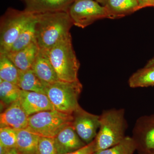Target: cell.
Masks as SVG:
<instances>
[{
  "label": "cell",
  "instance_id": "obj_1",
  "mask_svg": "<svg viewBox=\"0 0 154 154\" xmlns=\"http://www.w3.org/2000/svg\"><path fill=\"white\" fill-rule=\"evenodd\" d=\"M36 14V41L40 49L48 51L71 35L73 24L68 11Z\"/></svg>",
  "mask_w": 154,
  "mask_h": 154
},
{
  "label": "cell",
  "instance_id": "obj_2",
  "mask_svg": "<svg viewBox=\"0 0 154 154\" xmlns=\"http://www.w3.org/2000/svg\"><path fill=\"white\" fill-rule=\"evenodd\" d=\"M124 109L104 110L100 116V127L96 138V152L111 147L124 139L127 128Z\"/></svg>",
  "mask_w": 154,
  "mask_h": 154
},
{
  "label": "cell",
  "instance_id": "obj_3",
  "mask_svg": "<svg viewBox=\"0 0 154 154\" xmlns=\"http://www.w3.org/2000/svg\"><path fill=\"white\" fill-rule=\"evenodd\" d=\"M71 35L60 42L48 51L50 60L60 81H78L80 63L72 44Z\"/></svg>",
  "mask_w": 154,
  "mask_h": 154
},
{
  "label": "cell",
  "instance_id": "obj_4",
  "mask_svg": "<svg viewBox=\"0 0 154 154\" xmlns=\"http://www.w3.org/2000/svg\"><path fill=\"white\" fill-rule=\"evenodd\" d=\"M73 114L57 110H47L29 116L26 129L42 137L54 138L66 127L72 125Z\"/></svg>",
  "mask_w": 154,
  "mask_h": 154
},
{
  "label": "cell",
  "instance_id": "obj_5",
  "mask_svg": "<svg viewBox=\"0 0 154 154\" xmlns=\"http://www.w3.org/2000/svg\"><path fill=\"white\" fill-rule=\"evenodd\" d=\"M83 86L79 80L73 82L59 81L48 85L46 95L56 110L73 114L79 108V99Z\"/></svg>",
  "mask_w": 154,
  "mask_h": 154
},
{
  "label": "cell",
  "instance_id": "obj_6",
  "mask_svg": "<svg viewBox=\"0 0 154 154\" xmlns=\"http://www.w3.org/2000/svg\"><path fill=\"white\" fill-rule=\"evenodd\" d=\"M36 14L24 10L9 8L1 19L0 54H5L10 50L19 34Z\"/></svg>",
  "mask_w": 154,
  "mask_h": 154
},
{
  "label": "cell",
  "instance_id": "obj_7",
  "mask_svg": "<svg viewBox=\"0 0 154 154\" xmlns=\"http://www.w3.org/2000/svg\"><path fill=\"white\" fill-rule=\"evenodd\" d=\"M68 12L73 25L82 28L99 19H110L106 7L93 0H75Z\"/></svg>",
  "mask_w": 154,
  "mask_h": 154
},
{
  "label": "cell",
  "instance_id": "obj_8",
  "mask_svg": "<svg viewBox=\"0 0 154 154\" xmlns=\"http://www.w3.org/2000/svg\"><path fill=\"white\" fill-rule=\"evenodd\" d=\"M72 126L80 138L86 144L96 138L100 127V116L87 112L81 106L73 114Z\"/></svg>",
  "mask_w": 154,
  "mask_h": 154
},
{
  "label": "cell",
  "instance_id": "obj_9",
  "mask_svg": "<svg viewBox=\"0 0 154 154\" xmlns=\"http://www.w3.org/2000/svg\"><path fill=\"white\" fill-rule=\"evenodd\" d=\"M132 133L140 153L154 151V113L138 119Z\"/></svg>",
  "mask_w": 154,
  "mask_h": 154
},
{
  "label": "cell",
  "instance_id": "obj_10",
  "mask_svg": "<svg viewBox=\"0 0 154 154\" xmlns=\"http://www.w3.org/2000/svg\"><path fill=\"white\" fill-rule=\"evenodd\" d=\"M19 100L29 116L42 111L55 110L46 94L22 90Z\"/></svg>",
  "mask_w": 154,
  "mask_h": 154
},
{
  "label": "cell",
  "instance_id": "obj_11",
  "mask_svg": "<svg viewBox=\"0 0 154 154\" xmlns=\"http://www.w3.org/2000/svg\"><path fill=\"white\" fill-rule=\"evenodd\" d=\"M29 116L23 109L19 100L7 107L0 115V128L8 127L18 131L26 129Z\"/></svg>",
  "mask_w": 154,
  "mask_h": 154
},
{
  "label": "cell",
  "instance_id": "obj_12",
  "mask_svg": "<svg viewBox=\"0 0 154 154\" xmlns=\"http://www.w3.org/2000/svg\"><path fill=\"white\" fill-rule=\"evenodd\" d=\"M54 139L57 154L68 153L86 145L80 138L72 125L64 128Z\"/></svg>",
  "mask_w": 154,
  "mask_h": 154
},
{
  "label": "cell",
  "instance_id": "obj_13",
  "mask_svg": "<svg viewBox=\"0 0 154 154\" xmlns=\"http://www.w3.org/2000/svg\"><path fill=\"white\" fill-rule=\"evenodd\" d=\"M31 69L43 82L49 85L60 81L53 67L48 51L39 48Z\"/></svg>",
  "mask_w": 154,
  "mask_h": 154
},
{
  "label": "cell",
  "instance_id": "obj_14",
  "mask_svg": "<svg viewBox=\"0 0 154 154\" xmlns=\"http://www.w3.org/2000/svg\"><path fill=\"white\" fill-rule=\"evenodd\" d=\"M75 0H28L26 11L34 14L68 11Z\"/></svg>",
  "mask_w": 154,
  "mask_h": 154
},
{
  "label": "cell",
  "instance_id": "obj_15",
  "mask_svg": "<svg viewBox=\"0 0 154 154\" xmlns=\"http://www.w3.org/2000/svg\"><path fill=\"white\" fill-rule=\"evenodd\" d=\"M39 48L36 42L23 49L5 54L19 70L31 69Z\"/></svg>",
  "mask_w": 154,
  "mask_h": 154
},
{
  "label": "cell",
  "instance_id": "obj_16",
  "mask_svg": "<svg viewBox=\"0 0 154 154\" xmlns=\"http://www.w3.org/2000/svg\"><path fill=\"white\" fill-rule=\"evenodd\" d=\"M105 7L110 19L122 18L139 10L137 0H107Z\"/></svg>",
  "mask_w": 154,
  "mask_h": 154
},
{
  "label": "cell",
  "instance_id": "obj_17",
  "mask_svg": "<svg viewBox=\"0 0 154 154\" xmlns=\"http://www.w3.org/2000/svg\"><path fill=\"white\" fill-rule=\"evenodd\" d=\"M17 85L23 91H32L46 94L48 85L42 82L32 69L19 70Z\"/></svg>",
  "mask_w": 154,
  "mask_h": 154
},
{
  "label": "cell",
  "instance_id": "obj_18",
  "mask_svg": "<svg viewBox=\"0 0 154 154\" xmlns=\"http://www.w3.org/2000/svg\"><path fill=\"white\" fill-rule=\"evenodd\" d=\"M16 148L20 154H36L40 137L27 129L17 131Z\"/></svg>",
  "mask_w": 154,
  "mask_h": 154
},
{
  "label": "cell",
  "instance_id": "obj_19",
  "mask_svg": "<svg viewBox=\"0 0 154 154\" xmlns=\"http://www.w3.org/2000/svg\"><path fill=\"white\" fill-rule=\"evenodd\" d=\"M37 15L34 17L19 34L12 45L8 52H14L23 49L36 41V24Z\"/></svg>",
  "mask_w": 154,
  "mask_h": 154
},
{
  "label": "cell",
  "instance_id": "obj_20",
  "mask_svg": "<svg viewBox=\"0 0 154 154\" xmlns=\"http://www.w3.org/2000/svg\"><path fill=\"white\" fill-rule=\"evenodd\" d=\"M128 83L133 88L153 87L154 66L140 69L130 77Z\"/></svg>",
  "mask_w": 154,
  "mask_h": 154
},
{
  "label": "cell",
  "instance_id": "obj_21",
  "mask_svg": "<svg viewBox=\"0 0 154 154\" xmlns=\"http://www.w3.org/2000/svg\"><path fill=\"white\" fill-rule=\"evenodd\" d=\"M21 89L16 84L0 79L1 104L10 106L19 100Z\"/></svg>",
  "mask_w": 154,
  "mask_h": 154
},
{
  "label": "cell",
  "instance_id": "obj_22",
  "mask_svg": "<svg viewBox=\"0 0 154 154\" xmlns=\"http://www.w3.org/2000/svg\"><path fill=\"white\" fill-rule=\"evenodd\" d=\"M19 70L5 54H0V79L17 85Z\"/></svg>",
  "mask_w": 154,
  "mask_h": 154
},
{
  "label": "cell",
  "instance_id": "obj_23",
  "mask_svg": "<svg viewBox=\"0 0 154 154\" xmlns=\"http://www.w3.org/2000/svg\"><path fill=\"white\" fill-rule=\"evenodd\" d=\"M137 149V145L134 139L126 136L117 144L109 148L95 152L93 154H133Z\"/></svg>",
  "mask_w": 154,
  "mask_h": 154
},
{
  "label": "cell",
  "instance_id": "obj_24",
  "mask_svg": "<svg viewBox=\"0 0 154 154\" xmlns=\"http://www.w3.org/2000/svg\"><path fill=\"white\" fill-rule=\"evenodd\" d=\"M17 131L8 127L0 128V144L7 148H16Z\"/></svg>",
  "mask_w": 154,
  "mask_h": 154
},
{
  "label": "cell",
  "instance_id": "obj_25",
  "mask_svg": "<svg viewBox=\"0 0 154 154\" xmlns=\"http://www.w3.org/2000/svg\"><path fill=\"white\" fill-rule=\"evenodd\" d=\"M36 154H57L54 139L40 137L38 142Z\"/></svg>",
  "mask_w": 154,
  "mask_h": 154
},
{
  "label": "cell",
  "instance_id": "obj_26",
  "mask_svg": "<svg viewBox=\"0 0 154 154\" xmlns=\"http://www.w3.org/2000/svg\"><path fill=\"white\" fill-rule=\"evenodd\" d=\"M96 152V141L95 140L91 143L86 144L75 151L66 154H93Z\"/></svg>",
  "mask_w": 154,
  "mask_h": 154
},
{
  "label": "cell",
  "instance_id": "obj_27",
  "mask_svg": "<svg viewBox=\"0 0 154 154\" xmlns=\"http://www.w3.org/2000/svg\"><path fill=\"white\" fill-rule=\"evenodd\" d=\"M137 1L139 10L146 7H154V0H137Z\"/></svg>",
  "mask_w": 154,
  "mask_h": 154
},
{
  "label": "cell",
  "instance_id": "obj_28",
  "mask_svg": "<svg viewBox=\"0 0 154 154\" xmlns=\"http://www.w3.org/2000/svg\"><path fill=\"white\" fill-rule=\"evenodd\" d=\"M5 154H20L16 148L9 149Z\"/></svg>",
  "mask_w": 154,
  "mask_h": 154
},
{
  "label": "cell",
  "instance_id": "obj_29",
  "mask_svg": "<svg viewBox=\"0 0 154 154\" xmlns=\"http://www.w3.org/2000/svg\"><path fill=\"white\" fill-rule=\"evenodd\" d=\"M9 149L0 144V154H5Z\"/></svg>",
  "mask_w": 154,
  "mask_h": 154
},
{
  "label": "cell",
  "instance_id": "obj_30",
  "mask_svg": "<svg viewBox=\"0 0 154 154\" xmlns=\"http://www.w3.org/2000/svg\"><path fill=\"white\" fill-rule=\"evenodd\" d=\"M153 66H154V57L148 62L147 63L145 67H148Z\"/></svg>",
  "mask_w": 154,
  "mask_h": 154
},
{
  "label": "cell",
  "instance_id": "obj_31",
  "mask_svg": "<svg viewBox=\"0 0 154 154\" xmlns=\"http://www.w3.org/2000/svg\"><path fill=\"white\" fill-rule=\"evenodd\" d=\"M99 3L102 6H105L107 4V0H93Z\"/></svg>",
  "mask_w": 154,
  "mask_h": 154
},
{
  "label": "cell",
  "instance_id": "obj_32",
  "mask_svg": "<svg viewBox=\"0 0 154 154\" xmlns=\"http://www.w3.org/2000/svg\"><path fill=\"white\" fill-rule=\"evenodd\" d=\"M140 154H154V151H147L143 152L142 153Z\"/></svg>",
  "mask_w": 154,
  "mask_h": 154
},
{
  "label": "cell",
  "instance_id": "obj_33",
  "mask_svg": "<svg viewBox=\"0 0 154 154\" xmlns=\"http://www.w3.org/2000/svg\"><path fill=\"white\" fill-rule=\"evenodd\" d=\"M23 1H24L25 2V1H28V0H23Z\"/></svg>",
  "mask_w": 154,
  "mask_h": 154
},
{
  "label": "cell",
  "instance_id": "obj_34",
  "mask_svg": "<svg viewBox=\"0 0 154 154\" xmlns=\"http://www.w3.org/2000/svg\"></svg>",
  "mask_w": 154,
  "mask_h": 154
}]
</instances>
